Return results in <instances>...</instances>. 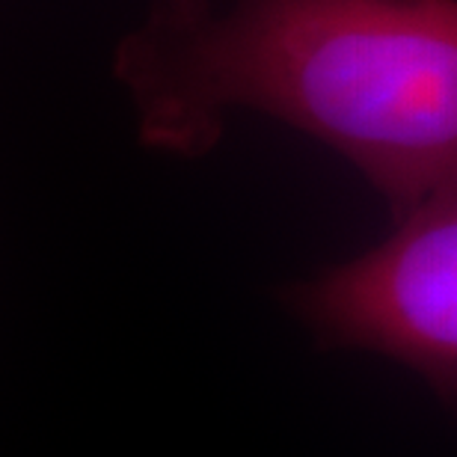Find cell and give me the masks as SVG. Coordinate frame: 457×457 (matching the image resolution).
I'll list each match as a JSON object with an SVG mask.
<instances>
[{
	"instance_id": "cell-1",
	"label": "cell",
	"mask_w": 457,
	"mask_h": 457,
	"mask_svg": "<svg viewBox=\"0 0 457 457\" xmlns=\"http://www.w3.org/2000/svg\"><path fill=\"white\" fill-rule=\"evenodd\" d=\"M143 140L203 152L226 104L336 145L398 217L457 185V0H241L179 9L125 45Z\"/></svg>"
},
{
	"instance_id": "cell-2",
	"label": "cell",
	"mask_w": 457,
	"mask_h": 457,
	"mask_svg": "<svg viewBox=\"0 0 457 457\" xmlns=\"http://www.w3.org/2000/svg\"><path fill=\"white\" fill-rule=\"evenodd\" d=\"M295 306L327 345L386 353L457 410V185L362 259L300 286Z\"/></svg>"
}]
</instances>
